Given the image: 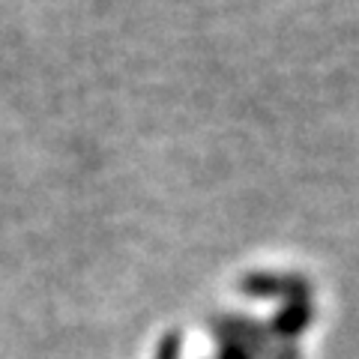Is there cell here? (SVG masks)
<instances>
[{"instance_id": "6da1fadb", "label": "cell", "mask_w": 359, "mask_h": 359, "mask_svg": "<svg viewBox=\"0 0 359 359\" xmlns=\"http://www.w3.org/2000/svg\"><path fill=\"white\" fill-rule=\"evenodd\" d=\"M243 294L249 297H264V299H273V297H282V299H309L311 294V285L306 282L302 276H278V273H252L243 278Z\"/></svg>"}, {"instance_id": "7a4b0ae2", "label": "cell", "mask_w": 359, "mask_h": 359, "mask_svg": "<svg viewBox=\"0 0 359 359\" xmlns=\"http://www.w3.org/2000/svg\"><path fill=\"white\" fill-rule=\"evenodd\" d=\"M311 320H314V309L309 306V299H290L282 306V311L276 314L269 327H273L276 335H282V339H294Z\"/></svg>"}, {"instance_id": "3957f363", "label": "cell", "mask_w": 359, "mask_h": 359, "mask_svg": "<svg viewBox=\"0 0 359 359\" xmlns=\"http://www.w3.org/2000/svg\"><path fill=\"white\" fill-rule=\"evenodd\" d=\"M177 351H180V339H177V332H171V335H168V339L162 341L159 359H177Z\"/></svg>"}, {"instance_id": "277c9868", "label": "cell", "mask_w": 359, "mask_h": 359, "mask_svg": "<svg viewBox=\"0 0 359 359\" xmlns=\"http://www.w3.org/2000/svg\"><path fill=\"white\" fill-rule=\"evenodd\" d=\"M222 359H249V353H245L243 347H237V344H224Z\"/></svg>"}]
</instances>
